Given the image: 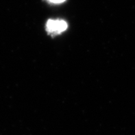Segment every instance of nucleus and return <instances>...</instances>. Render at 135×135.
I'll return each instance as SVG.
<instances>
[{
    "mask_svg": "<svg viewBox=\"0 0 135 135\" xmlns=\"http://www.w3.org/2000/svg\"><path fill=\"white\" fill-rule=\"evenodd\" d=\"M49 2H51V3H62L65 1V0H48Z\"/></svg>",
    "mask_w": 135,
    "mask_h": 135,
    "instance_id": "obj_2",
    "label": "nucleus"
},
{
    "mask_svg": "<svg viewBox=\"0 0 135 135\" xmlns=\"http://www.w3.org/2000/svg\"><path fill=\"white\" fill-rule=\"evenodd\" d=\"M46 28L48 32L59 34L67 28V24L62 20H49L47 23Z\"/></svg>",
    "mask_w": 135,
    "mask_h": 135,
    "instance_id": "obj_1",
    "label": "nucleus"
}]
</instances>
